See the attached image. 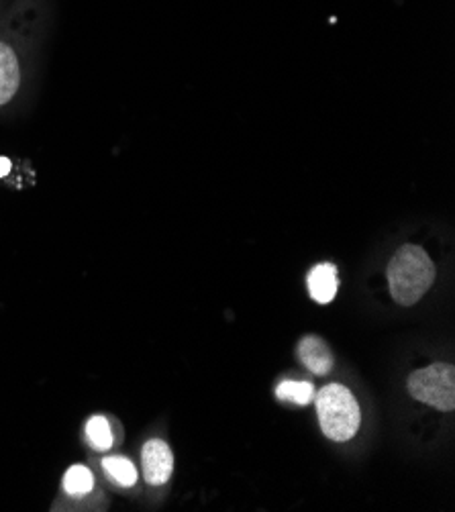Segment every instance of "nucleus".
<instances>
[{
	"mask_svg": "<svg viewBox=\"0 0 455 512\" xmlns=\"http://www.w3.org/2000/svg\"><path fill=\"white\" fill-rule=\"evenodd\" d=\"M409 392L415 400L451 413L455 408V368L451 364H433L413 372Z\"/></svg>",
	"mask_w": 455,
	"mask_h": 512,
	"instance_id": "nucleus-4",
	"label": "nucleus"
},
{
	"mask_svg": "<svg viewBox=\"0 0 455 512\" xmlns=\"http://www.w3.org/2000/svg\"><path fill=\"white\" fill-rule=\"evenodd\" d=\"M86 437L96 451H107L113 445V433L105 417H92L86 423Z\"/></svg>",
	"mask_w": 455,
	"mask_h": 512,
	"instance_id": "nucleus-10",
	"label": "nucleus"
},
{
	"mask_svg": "<svg viewBox=\"0 0 455 512\" xmlns=\"http://www.w3.org/2000/svg\"><path fill=\"white\" fill-rule=\"evenodd\" d=\"M317 415L325 437L331 441H349L362 423L358 400L341 384H329L317 394Z\"/></svg>",
	"mask_w": 455,
	"mask_h": 512,
	"instance_id": "nucleus-3",
	"label": "nucleus"
},
{
	"mask_svg": "<svg viewBox=\"0 0 455 512\" xmlns=\"http://www.w3.org/2000/svg\"><path fill=\"white\" fill-rule=\"evenodd\" d=\"M94 486V478L88 468L84 466H72L64 476V488L70 496H86Z\"/></svg>",
	"mask_w": 455,
	"mask_h": 512,
	"instance_id": "nucleus-11",
	"label": "nucleus"
},
{
	"mask_svg": "<svg viewBox=\"0 0 455 512\" xmlns=\"http://www.w3.org/2000/svg\"><path fill=\"white\" fill-rule=\"evenodd\" d=\"M103 468H105L107 476L123 488H131L137 482V470L127 457H105Z\"/></svg>",
	"mask_w": 455,
	"mask_h": 512,
	"instance_id": "nucleus-8",
	"label": "nucleus"
},
{
	"mask_svg": "<svg viewBox=\"0 0 455 512\" xmlns=\"http://www.w3.org/2000/svg\"><path fill=\"white\" fill-rule=\"evenodd\" d=\"M49 19L47 0H13L0 15V107L19 94L23 84V49L35 41Z\"/></svg>",
	"mask_w": 455,
	"mask_h": 512,
	"instance_id": "nucleus-1",
	"label": "nucleus"
},
{
	"mask_svg": "<svg viewBox=\"0 0 455 512\" xmlns=\"http://www.w3.org/2000/svg\"><path fill=\"white\" fill-rule=\"evenodd\" d=\"M435 266L419 245H402L388 264V288L400 306L417 304L433 286Z\"/></svg>",
	"mask_w": 455,
	"mask_h": 512,
	"instance_id": "nucleus-2",
	"label": "nucleus"
},
{
	"mask_svg": "<svg viewBox=\"0 0 455 512\" xmlns=\"http://www.w3.org/2000/svg\"><path fill=\"white\" fill-rule=\"evenodd\" d=\"M9 170H11V162L0 158V176H7V174H9Z\"/></svg>",
	"mask_w": 455,
	"mask_h": 512,
	"instance_id": "nucleus-12",
	"label": "nucleus"
},
{
	"mask_svg": "<svg viewBox=\"0 0 455 512\" xmlns=\"http://www.w3.org/2000/svg\"><path fill=\"white\" fill-rule=\"evenodd\" d=\"M337 288H339V280H337V268L333 264H319L309 274V290L319 304H329L335 298Z\"/></svg>",
	"mask_w": 455,
	"mask_h": 512,
	"instance_id": "nucleus-7",
	"label": "nucleus"
},
{
	"mask_svg": "<svg viewBox=\"0 0 455 512\" xmlns=\"http://www.w3.org/2000/svg\"><path fill=\"white\" fill-rule=\"evenodd\" d=\"M298 357H300V362L305 364L317 376H327L333 370L331 349L317 335H309L305 339H300V343H298Z\"/></svg>",
	"mask_w": 455,
	"mask_h": 512,
	"instance_id": "nucleus-6",
	"label": "nucleus"
},
{
	"mask_svg": "<svg viewBox=\"0 0 455 512\" xmlns=\"http://www.w3.org/2000/svg\"><path fill=\"white\" fill-rule=\"evenodd\" d=\"M141 464H143V476L147 484L162 486L170 480L174 470L172 449L160 439H151L143 445Z\"/></svg>",
	"mask_w": 455,
	"mask_h": 512,
	"instance_id": "nucleus-5",
	"label": "nucleus"
},
{
	"mask_svg": "<svg viewBox=\"0 0 455 512\" xmlns=\"http://www.w3.org/2000/svg\"><path fill=\"white\" fill-rule=\"evenodd\" d=\"M276 396H278V400H284V402L307 406V404H311V400L315 396V388L311 382L286 380L276 388Z\"/></svg>",
	"mask_w": 455,
	"mask_h": 512,
	"instance_id": "nucleus-9",
	"label": "nucleus"
},
{
	"mask_svg": "<svg viewBox=\"0 0 455 512\" xmlns=\"http://www.w3.org/2000/svg\"><path fill=\"white\" fill-rule=\"evenodd\" d=\"M5 9H7V7H5ZM5 9H3V7H0V15H3V11H5Z\"/></svg>",
	"mask_w": 455,
	"mask_h": 512,
	"instance_id": "nucleus-13",
	"label": "nucleus"
}]
</instances>
